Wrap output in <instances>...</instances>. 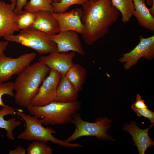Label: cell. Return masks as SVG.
Masks as SVG:
<instances>
[{
  "label": "cell",
  "mask_w": 154,
  "mask_h": 154,
  "mask_svg": "<svg viewBox=\"0 0 154 154\" xmlns=\"http://www.w3.org/2000/svg\"><path fill=\"white\" fill-rule=\"evenodd\" d=\"M82 34L85 42L91 46L109 32L110 27L117 20L119 13L111 0H88L82 5Z\"/></svg>",
  "instance_id": "1"
},
{
  "label": "cell",
  "mask_w": 154,
  "mask_h": 154,
  "mask_svg": "<svg viewBox=\"0 0 154 154\" xmlns=\"http://www.w3.org/2000/svg\"><path fill=\"white\" fill-rule=\"evenodd\" d=\"M50 70L47 65L38 61L29 65L18 74L14 83L16 103L26 108L30 105Z\"/></svg>",
  "instance_id": "2"
},
{
  "label": "cell",
  "mask_w": 154,
  "mask_h": 154,
  "mask_svg": "<svg viewBox=\"0 0 154 154\" xmlns=\"http://www.w3.org/2000/svg\"><path fill=\"white\" fill-rule=\"evenodd\" d=\"M81 105L78 101L72 102L53 101L44 106L29 105L27 108L29 114L40 119L42 124L53 125L70 123Z\"/></svg>",
  "instance_id": "3"
},
{
  "label": "cell",
  "mask_w": 154,
  "mask_h": 154,
  "mask_svg": "<svg viewBox=\"0 0 154 154\" xmlns=\"http://www.w3.org/2000/svg\"><path fill=\"white\" fill-rule=\"evenodd\" d=\"M17 115L25 122V129L20 133L18 138L28 141L36 140L46 143L50 141L60 146L68 148L82 147L78 143H72L57 139L52 134L56 132L50 127H44L40 119L35 116H31L23 112L21 109H17Z\"/></svg>",
  "instance_id": "4"
},
{
  "label": "cell",
  "mask_w": 154,
  "mask_h": 154,
  "mask_svg": "<svg viewBox=\"0 0 154 154\" xmlns=\"http://www.w3.org/2000/svg\"><path fill=\"white\" fill-rule=\"evenodd\" d=\"M4 38L8 42H16L33 49L39 54L57 51L56 45L50 35L32 27L20 30L18 34Z\"/></svg>",
  "instance_id": "5"
},
{
  "label": "cell",
  "mask_w": 154,
  "mask_h": 154,
  "mask_svg": "<svg viewBox=\"0 0 154 154\" xmlns=\"http://www.w3.org/2000/svg\"><path fill=\"white\" fill-rule=\"evenodd\" d=\"M112 119L107 117L97 119L95 122L91 123L83 120L80 114L75 113L70 123L76 127L73 133L65 140L70 143L83 136H92L96 137L100 140L105 139L115 140L107 133L108 129L111 127L110 123Z\"/></svg>",
  "instance_id": "6"
},
{
  "label": "cell",
  "mask_w": 154,
  "mask_h": 154,
  "mask_svg": "<svg viewBox=\"0 0 154 154\" xmlns=\"http://www.w3.org/2000/svg\"><path fill=\"white\" fill-rule=\"evenodd\" d=\"M34 52L24 54L13 58L0 55V84L6 82L14 75L18 74L30 65L35 59Z\"/></svg>",
  "instance_id": "7"
},
{
  "label": "cell",
  "mask_w": 154,
  "mask_h": 154,
  "mask_svg": "<svg viewBox=\"0 0 154 154\" xmlns=\"http://www.w3.org/2000/svg\"><path fill=\"white\" fill-rule=\"evenodd\" d=\"M139 39L138 44L130 52L123 54V56L118 60L120 62L125 63L123 67L126 70L136 64L141 57L148 60L154 58V35L147 38L141 35Z\"/></svg>",
  "instance_id": "8"
},
{
  "label": "cell",
  "mask_w": 154,
  "mask_h": 154,
  "mask_svg": "<svg viewBox=\"0 0 154 154\" xmlns=\"http://www.w3.org/2000/svg\"><path fill=\"white\" fill-rule=\"evenodd\" d=\"M62 76L60 73L50 70L48 75L43 81L38 93L31 102L30 105L43 106L54 101Z\"/></svg>",
  "instance_id": "9"
},
{
  "label": "cell",
  "mask_w": 154,
  "mask_h": 154,
  "mask_svg": "<svg viewBox=\"0 0 154 154\" xmlns=\"http://www.w3.org/2000/svg\"><path fill=\"white\" fill-rule=\"evenodd\" d=\"M78 34L74 31H68L60 32L50 37L56 45L58 52L66 53L71 51L84 56L85 53Z\"/></svg>",
  "instance_id": "10"
},
{
  "label": "cell",
  "mask_w": 154,
  "mask_h": 154,
  "mask_svg": "<svg viewBox=\"0 0 154 154\" xmlns=\"http://www.w3.org/2000/svg\"><path fill=\"white\" fill-rule=\"evenodd\" d=\"M75 55V52L73 51L69 53L56 51L47 56H41L38 60L47 65L50 70L63 76L74 64L73 60Z\"/></svg>",
  "instance_id": "11"
},
{
  "label": "cell",
  "mask_w": 154,
  "mask_h": 154,
  "mask_svg": "<svg viewBox=\"0 0 154 154\" xmlns=\"http://www.w3.org/2000/svg\"><path fill=\"white\" fill-rule=\"evenodd\" d=\"M16 3L7 4L0 0V38L19 31L17 23V14L15 11Z\"/></svg>",
  "instance_id": "12"
},
{
  "label": "cell",
  "mask_w": 154,
  "mask_h": 154,
  "mask_svg": "<svg viewBox=\"0 0 154 154\" xmlns=\"http://www.w3.org/2000/svg\"><path fill=\"white\" fill-rule=\"evenodd\" d=\"M52 14L57 20L60 32L73 31L82 34L84 31L81 18L82 10L77 8L69 11Z\"/></svg>",
  "instance_id": "13"
},
{
  "label": "cell",
  "mask_w": 154,
  "mask_h": 154,
  "mask_svg": "<svg viewBox=\"0 0 154 154\" xmlns=\"http://www.w3.org/2000/svg\"><path fill=\"white\" fill-rule=\"evenodd\" d=\"M154 125V123H152L149 127L142 129H139L134 121H131L130 124L124 125L123 129L131 135L134 145L137 147L139 154H144L148 147L154 145V142L148 134L149 130Z\"/></svg>",
  "instance_id": "14"
},
{
  "label": "cell",
  "mask_w": 154,
  "mask_h": 154,
  "mask_svg": "<svg viewBox=\"0 0 154 154\" xmlns=\"http://www.w3.org/2000/svg\"><path fill=\"white\" fill-rule=\"evenodd\" d=\"M52 13L43 11L36 12V18L31 27L50 35L60 32L58 22Z\"/></svg>",
  "instance_id": "15"
},
{
  "label": "cell",
  "mask_w": 154,
  "mask_h": 154,
  "mask_svg": "<svg viewBox=\"0 0 154 154\" xmlns=\"http://www.w3.org/2000/svg\"><path fill=\"white\" fill-rule=\"evenodd\" d=\"M135 11L134 16L139 25L152 32L154 31V17L146 6L145 0H133Z\"/></svg>",
  "instance_id": "16"
},
{
  "label": "cell",
  "mask_w": 154,
  "mask_h": 154,
  "mask_svg": "<svg viewBox=\"0 0 154 154\" xmlns=\"http://www.w3.org/2000/svg\"><path fill=\"white\" fill-rule=\"evenodd\" d=\"M78 92L65 75L62 76L54 101L72 102L78 101Z\"/></svg>",
  "instance_id": "17"
},
{
  "label": "cell",
  "mask_w": 154,
  "mask_h": 154,
  "mask_svg": "<svg viewBox=\"0 0 154 154\" xmlns=\"http://www.w3.org/2000/svg\"><path fill=\"white\" fill-rule=\"evenodd\" d=\"M2 107L0 110V128L6 131V136L8 139L14 140L15 139L13 131L17 127L21 125V122L19 120H16L15 117L8 120L5 119L4 117L8 115H15L17 109L7 105Z\"/></svg>",
  "instance_id": "18"
},
{
  "label": "cell",
  "mask_w": 154,
  "mask_h": 154,
  "mask_svg": "<svg viewBox=\"0 0 154 154\" xmlns=\"http://www.w3.org/2000/svg\"><path fill=\"white\" fill-rule=\"evenodd\" d=\"M65 76L76 90L78 92L82 91L87 76V71L83 66L74 64Z\"/></svg>",
  "instance_id": "19"
},
{
  "label": "cell",
  "mask_w": 154,
  "mask_h": 154,
  "mask_svg": "<svg viewBox=\"0 0 154 154\" xmlns=\"http://www.w3.org/2000/svg\"><path fill=\"white\" fill-rule=\"evenodd\" d=\"M112 5L122 15L123 23L129 22L135 11L133 0H111Z\"/></svg>",
  "instance_id": "20"
},
{
  "label": "cell",
  "mask_w": 154,
  "mask_h": 154,
  "mask_svg": "<svg viewBox=\"0 0 154 154\" xmlns=\"http://www.w3.org/2000/svg\"><path fill=\"white\" fill-rule=\"evenodd\" d=\"M52 0H30L24 7L25 10L33 13L40 11L53 12Z\"/></svg>",
  "instance_id": "21"
},
{
  "label": "cell",
  "mask_w": 154,
  "mask_h": 154,
  "mask_svg": "<svg viewBox=\"0 0 154 154\" xmlns=\"http://www.w3.org/2000/svg\"><path fill=\"white\" fill-rule=\"evenodd\" d=\"M36 18V13L25 10L22 11L17 15L16 21L18 29L20 30L31 27Z\"/></svg>",
  "instance_id": "22"
},
{
  "label": "cell",
  "mask_w": 154,
  "mask_h": 154,
  "mask_svg": "<svg viewBox=\"0 0 154 154\" xmlns=\"http://www.w3.org/2000/svg\"><path fill=\"white\" fill-rule=\"evenodd\" d=\"M27 151L28 154H52L53 150L46 143L36 141L29 145Z\"/></svg>",
  "instance_id": "23"
},
{
  "label": "cell",
  "mask_w": 154,
  "mask_h": 154,
  "mask_svg": "<svg viewBox=\"0 0 154 154\" xmlns=\"http://www.w3.org/2000/svg\"><path fill=\"white\" fill-rule=\"evenodd\" d=\"M88 0H61L60 2H52V5L53 7L54 12L62 13L66 12L71 6L78 4L83 5Z\"/></svg>",
  "instance_id": "24"
},
{
  "label": "cell",
  "mask_w": 154,
  "mask_h": 154,
  "mask_svg": "<svg viewBox=\"0 0 154 154\" xmlns=\"http://www.w3.org/2000/svg\"><path fill=\"white\" fill-rule=\"evenodd\" d=\"M14 82H8L0 84V106H6L3 102L2 97L4 95L14 97Z\"/></svg>",
  "instance_id": "25"
},
{
  "label": "cell",
  "mask_w": 154,
  "mask_h": 154,
  "mask_svg": "<svg viewBox=\"0 0 154 154\" xmlns=\"http://www.w3.org/2000/svg\"><path fill=\"white\" fill-rule=\"evenodd\" d=\"M131 108L138 116L139 117L143 116L146 117L150 120L152 123H154V112L148 108H137L132 105Z\"/></svg>",
  "instance_id": "26"
},
{
  "label": "cell",
  "mask_w": 154,
  "mask_h": 154,
  "mask_svg": "<svg viewBox=\"0 0 154 154\" xmlns=\"http://www.w3.org/2000/svg\"><path fill=\"white\" fill-rule=\"evenodd\" d=\"M132 105L135 108L138 109L148 108L147 106L145 104L144 100L138 94L137 95L136 101Z\"/></svg>",
  "instance_id": "27"
},
{
  "label": "cell",
  "mask_w": 154,
  "mask_h": 154,
  "mask_svg": "<svg viewBox=\"0 0 154 154\" xmlns=\"http://www.w3.org/2000/svg\"><path fill=\"white\" fill-rule=\"evenodd\" d=\"M27 0H16L15 11L17 14H20L22 9L27 3Z\"/></svg>",
  "instance_id": "28"
},
{
  "label": "cell",
  "mask_w": 154,
  "mask_h": 154,
  "mask_svg": "<svg viewBox=\"0 0 154 154\" xmlns=\"http://www.w3.org/2000/svg\"><path fill=\"white\" fill-rule=\"evenodd\" d=\"M26 150L21 146H19L15 149L9 150V154H25Z\"/></svg>",
  "instance_id": "29"
},
{
  "label": "cell",
  "mask_w": 154,
  "mask_h": 154,
  "mask_svg": "<svg viewBox=\"0 0 154 154\" xmlns=\"http://www.w3.org/2000/svg\"><path fill=\"white\" fill-rule=\"evenodd\" d=\"M8 42L6 41H0V55L4 54V53L8 45Z\"/></svg>",
  "instance_id": "30"
},
{
  "label": "cell",
  "mask_w": 154,
  "mask_h": 154,
  "mask_svg": "<svg viewBox=\"0 0 154 154\" xmlns=\"http://www.w3.org/2000/svg\"><path fill=\"white\" fill-rule=\"evenodd\" d=\"M145 2L147 5L151 7L148 9L151 14L154 17V0H145Z\"/></svg>",
  "instance_id": "31"
},
{
  "label": "cell",
  "mask_w": 154,
  "mask_h": 154,
  "mask_svg": "<svg viewBox=\"0 0 154 154\" xmlns=\"http://www.w3.org/2000/svg\"><path fill=\"white\" fill-rule=\"evenodd\" d=\"M53 2L58 3L60 2L61 0H52Z\"/></svg>",
  "instance_id": "32"
},
{
  "label": "cell",
  "mask_w": 154,
  "mask_h": 154,
  "mask_svg": "<svg viewBox=\"0 0 154 154\" xmlns=\"http://www.w3.org/2000/svg\"><path fill=\"white\" fill-rule=\"evenodd\" d=\"M11 2L16 3V0H9Z\"/></svg>",
  "instance_id": "33"
},
{
  "label": "cell",
  "mask_w": 154,
  "mask_h": 154,
  "mask_svg": "<svg viewBox=\"0 0 154 154\" xmlns=\"http://www.w3.org/2000/svg\"><path fill=\"white\" fill-rule=\"evenodd\" d=\"M93 0V1H97L98 0Z\"/></svg>",
  "instance_id": "34"
}]
</instances>
